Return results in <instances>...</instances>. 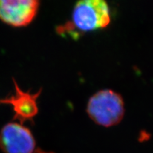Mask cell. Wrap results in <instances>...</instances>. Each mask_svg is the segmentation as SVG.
<instances>
[{"label":"cell","instance_id":"1","mask_svg":"<svg viewBox=\"0 0 153 153\" xmlns=\"http://www.w3.org/2000/svg\"><path fill=\"white\" fill-rule=\"evenodd\" d=\"M72 22L61 30L82 33L106 28L111 22L110 10L106 0H79L74 6Z\"/></svg>","mask_w":153,"mask_h":153},{"label":"cell","instance_id":"2","mask_svg":"<svg viewBox=\"0 0 153 153\" xmlns=\"http://www.w3.org/2000/svg\"><path fill=\"white\" fill-rule=\"evenodd\" d=\"M87 113L96 123L105 127L116 125L124 115V104L121 97L111 90H101L89 99Z\"/></svg>","mask_w":153,"mask_h":153},{"label":"cell","instance_id":"3","mask_svg":"<svg viewBox=\"0 0 153 153\" xmlns=\"http://www.w3.org/2000/svg\"><path fill=\"white\" fill-rule=\"evenodd\" d=\"M41 0H0V21L13 27L28 26L36 18Z\"/></svg>","mask_w":153,"mask_h":153},{"label":"cell","instance_id":"4","mask_svg":"<svg viewBox=\"0 0 153 153\" xmlns=\"http://www.w3.org/2000/svg\"><path fill=\"white\" fill-rule=\"evenodd\" d=\"M0 148L4 153H33L36 140L22 123H9L0 131Z\"/></svg>","mask_w":153,"mask_h":153},{"label":"cell","instance_id":"5","mask_svg":"<svg viewBox=\"0 0 153 153\" xmlns=\"http://www.w3.org/2000/svg\"><path fill=\"white\" fill-rule=\"evenodd\" d=\"M15 93L11 97L0 99V104L11 105L14 112V120H18L21 123L33 120L38 113L37 99L41 94V89L36 94L24 91L20 89L14 79Z\"/></svg>","mask_w":153,"mask_h":153},{"label":"cell","instance_id":"6","mask_svg":"<svg viewBox=\"0 0 153 153\" xmlns=\"http://www.w3.org/2000/svg\"><path fill=\"white\" fill-rule=\"evenodd\" d=\"M33 153H53V152H45V151L41 150V149H36L35 151L33 152Z\"/></svg>","mask_w":153,"mask_h":153}]
</instances>
